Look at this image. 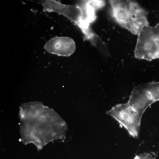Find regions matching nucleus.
I'll list each match as a JSON object with an SVG mask.
<instances>
[{
    "label": "nucleus",
    "mask_w": 159,
    "mask_h": 159,
    "mask_svg": "<svg viewBox=\"0 0 159 159\" xmlns=\"http://www.w3.org/2000/svg\"><path fill=\"white\" fill-rule=\"evenodd\" d=\"M19 116L20 134L24 144H33L41 150L51 142L65 139L67 123L53 110L41 102L22 104Z\"/></svg>",
    "instance_id": "obj_1"
},
{
    "label": "nucleus",
    "mask_w": 159,
    "mask_h": 159,
    "mask_svg": "<svg viewBox=\"0 0 159 159\" xmlns=\"http://www.w3.org/2000/svg\"><path fill=\"white\" fill-rule=\"evenodd\" d=\"M112 16L122 27L138 35L143 28L149 26L146 10L132 0H109Z\"/></svg>",
    "instance_id": "obj_2"
},
{
    "label": "nucleus",
    "mask_w": 159,
    "mask_h": 159,
    "mask_svg": "<svg viewBox=\"0 0 159 159\" xmlns=\"http://www.w3.org/2000/svg\"><path fill=\"white\" fill-rule=\"evenodd\" d=\"M40 2L44 11L55 12L68 18L79 27L86 39L93 45L96 44L100 37L91 29L90 24L80 5H66L54 0H41Z\"/></svg>",
    "instance_id": "obj_3"
},
{
    "label": "nucleus",
    "mask_w": 159,
    "mask_h": 159,
    "mask_svg": "<svg viewBox=\"0 0 159 159\" xmlns=\"http://www.w3.org/2000/svg\"><path fill=\"white\" fill-rule=\"evenodd\" d=\"M106 113L117 121L131 136L138 137L142 117L127 103L116 105Z\"/></svg>",
    "instance_id": "obj_4"
},
{
    "label": "nucleus",
    "mask_w": 159,
    "mask_h": 159,
    "mask_svg": "<svg viewBox=\"0 0 159 159\" xmlns=\"http://www.w3.org/2000/svg\"><path fill=\"white\" fill-rule=\"evenodd\" d=\"M44 48L49 53L68 57L74 52L76 45L73 40L70 37H56L48 41L45 44Z\"/></svg>",
    "instance_id": "obj_5"
},
{
    "label": "nucleus",
    "mask_w": 159,
    "mask_h": 159,
    "mask_svg": "<svg viewBox=\"0 0 159 159\" xmlns=\"http://www.w3.org/2000/svg\"><path fill=\"white\" fill-rule=\"evenodd\" d=\"M154 102L143 84L139 85L133 88L127 103L142 117L147 109Z\"/></svg>",
    "instance_id": "obj_6"
},
{
    "label": "nucleus",
    "mask_w": 159,
    "mask_h": 159,
    "mask_svg": "<svg viewBox=\"0 0 159 159\" xmlns=\"http://www.w3.org/2000/svg\"><path fill=\"white\" fill-rule=\"evenodd\" d=\"M151 99L155 102L159 100V82L144 84Z\"/></svg>",
    "instance_id": "obj_7"
},
{
    "label": "nucleus",
    "mask_w": 159,
    "mask_h": 159,
    "mask_svg": "<svg viewBox=\"0 0 159 159\" xmlns=\"http://www.w3.org/2000/svg\"><path fill=\"white\" fill-rule=\"evenodd\" d=\"M134 159H142L138 155H136L134 158Z\"/></svg>",
    "instance_id": "obj_8"
}]
</instances>
